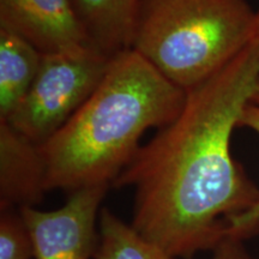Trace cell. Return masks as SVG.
Here are the masks:
<instances>
[{
    "label": "cell",
    "instance_id": "1",
    "mask_svg": "<svg viewBox=\"0 0 259 259\" xmlns=\"http://www.w3.org/2000/svg\"><path fill=\"white\" fill-rule=\"evenodd\" d=\"M259 82V38L186 92L179 116L142 145L113 187L135 189L132 227L171 258L228 240L259 204V189L231 153L233 130Z\"/></svg>",
    "mask_w": 259,
    "mask_h": 259
},
{
    "label": "cell",
    "instance_id": "2",
    "mask_svg": "<svg viewBox=\"0 0 259 259\" xmlns=\"http://www.w3.org/2000/svg\"><path fill=\"white\" fill-rule=\"evenodd\" d=\"M185 101V90L137 52L116 54L92 96L40 145L47 192L112 186L138 153L144 132L173 122Z\"/></svg>",
    "mask_w": 259,
    "mask_h": 259
},
{
    "label": "cell",
    "instance_id": "3",
    "mask_svg": "<svg viewBox=\"0 0 259 259\" xmlns=\"http://www.w3.org/2000/svg\"><path fill=\"white\" fill-rule=\"evenodd\" d=\"M255 31L247 0H141L131 50L189 92L238 57Z\"/></svg>",
    "mask_w": 259,
    "mask_h": 259
},
{
    "label": "cell",
    "instance_id": "4",
    "mask_svg": "<svg viewBox=\"0 0 259 259\" xmlns=\"http://www.w3.org/2000/svg\"><path fill=\"white\" fill-rule=\"evenodd\" d=\"M111 60L93 46L44 54L30 90L6 121L34 143L44 144L92 96Z\"/></svg>",
    "mask_w": 259,
    "mask_h": 259
},
{
    "label": "cell",
    "instance_id": "5",
    "mask_svg": "<svg viewBox=\"0 0 259 259\" xmlns=\"http://www.w3.org/2000/svg\"><path fill=\"white\" fill-rule=\"evenodd\" d=\"M111 186L84 187L71 192L63 206L41 211L34 206L18 209L30 233L35 259H89L95 253V221Z\"/></svg>",
    "mask_w": 259,
    "mask_h": 259
},
{
    "label": "cell",
    "instance_id": "6",
    "mask_svg": "<svg viewBox=\"0 0 259 259\" xmlns=\"http://www.w3.org/2000/svg\"><path fill=\"white\" fill-rule=\"evenodd\" d=\"M0 27L42 54L90 46L71 0H0Z\"/></svg>",
    "mask_w": 259,
    "mask_h": 259
},
{
    "label": "cell",
    "instance_id": "7",
    "mask_svg": "<svg viewBox=\"0 0 259 259\" xmlns=\"http://www.w3.org/2000/svg\"><path fill=\"white\" fill-rule=\"evenodd\" d=\"M46 164L40 145L0 120V206H35L44 199Z\"/></svg>",
    "mask_w": 259,
    "mask_h": 259
},
{
    "label": "cell",
    "instance_id": "8",
    "mask_svg": "<svg viewBox=\"0 0 259 259\" xmlns=\"http://www.w3.org/2000/svg\"><path fill=\"white\" fill-rule=\"evenodd\" d=\"M90 46L108 57L131 50L141 0H71Z\"/></svg>",
    "mask_w": 259,
    "mask_h": 259
},
{
    "label": "cell",
    "instance_id": "9",
    "mask_svg": "<svg viewBox=\"0 0 259 259\" xmlns=\"http://www.w3.org/2000/svg\"><path fill=\"white\" fill-rule=\"evenodd\" d=\"M44 54L9 29L0 27V120H8L27 96Z\"/></svg>",
    "mask_w": 259,
    "mask_h": 259
},
{
    "label": "cell",
    "instance_id": "10",
    "mask_svg": "<svg viewBox=\"0 0 259 259\" xmlns=\"http://www.w3.org/2000/svg\"><path fill=\"white\" fill-rule=\"evenodd\" d=\"M94 258L173 259L107 208L100 211V232Z\"/></svg>",
    "mask_w": 259,
    "mask_h": 259
},
{
    "label": "cell",
    "instance_id": "11",
    "mask_svg": "<svg viewBox=\"0 0 259 259\" xmlns=\"http://www.w3.org/2000/svg\"><path fill=\"white\" fill-rule=\"evenodd\" d=\"M34 246L21 213L3 209L0 218V259H30Z\"/></svg>",
    "mask_w": 259,
    "mask_h": 259
},
{
    "label": "cell",
    "instance_id": "12",
    "mask_svg": "<svg viewBox=\"0 0 259 259\" xmlns=\"http://www.w3.org/2000/svg\"><path fill=\"white\" fill-rule=\"evenodd\" d=\"M240 127L251 128L252 131L257 132L259 135V82L255 85L253 93L248 97L247 102L242 108L240 120H239ZM259 228V204L255 208L246 213L244 218L238 220L229 231L228 240L239 241L245 239L246 236L254 234Z\"/></svg>",
    "mask_w": 259,
    "mask_h": 259
},
{
    "label": "cell",
    "instance_id": "13",
    "mask_svg": "<svg viewBox=\"0 0 259 259\" xmlns=\"http://www.w3.org/2000/svg\"><path fill=\"white\" fill-rule=\"evenodd\" d=\"M238 241L228 240L216 248L218 253H216L213 259H250L244 252L240 251L236 246Z\"/></svg>",
    "mask_w": 259,
    "mask_h": 259
},
{
    "label": "cell",
    "instance_id": "14",
    "mask_svg": "<svg viewBox=\"0 0 259 259\" xmlns=\"http://www.w3.org/2000/svg\"><path fill=\"white\" fill-rule=\"evenodd\" d=\"M255 35H257L259 38V9L257 11V31H255Z\"/></svg>",
    "mask_w": 259,
    "mask_h": 259
}]
</instances>
